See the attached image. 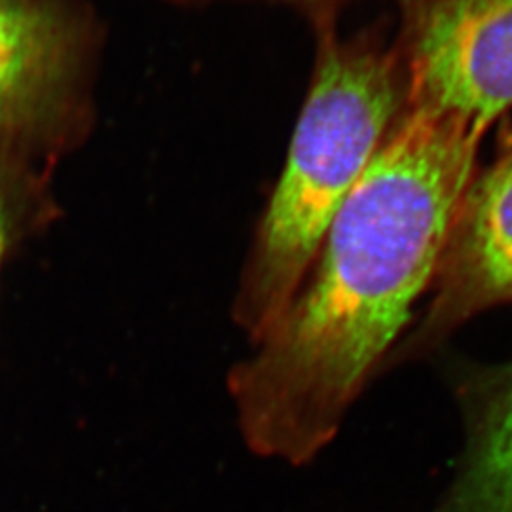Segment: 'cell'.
Listing matches in <instances>:
<instances>
[{"mask_svg":"<svg viewBox=\"0 0 512 512\" xmlns=\"http://www.w3.org/2000/svg\"><path fill=\"white\" fill-rule=\"evenodd\" d=\"M431 310L393 361L416 357L476 313L512 302V148L473 179L446 255Z\"/></svg>","mask_w":512,"mask_h":512,"instance_id":"5","label":"cell"},{"mask_svg":"<svg viewBox=\"0 0 512 512\" xmlns=\"http://www.w3.org/2000/svg\"><path fill=\"white\" fill-rule=\"evenodd\" d=\"M406 107L484 129L512 107V0H418L406 42Z\"/></svg>","mask_w":512,"mask_h":512,"instance_id":"4","label":"cell"},{"mask_svg":"<svg viewBox=\"0 0 512 512\" xmlns=\"http://www.w3.org/2000/svg\"><path fill=\"white\" fill-rule=\"evenodd\" d=\"M23 160L0 152V270L25 217L27 177Z\"/></svg>","mask_w":512,"mask_h":512,"instance_id":"7","label":"cell"},{"mask_svg":"<svg viewBox=\"0 0 512 512\" xmlns=\"http://www.w3.org/2000/svg\"><path fill=\"white\" fill-rule=\"evenodd\" d=\"M404 107L406 78L395 55L321 29L310 93L232 302V321L249 346L293 302Z\"/></svg>","mask_w":512,"mask_h":512,"instance_id":"2","label":"cell"},{"mask_svg":"<svg viewBox=\"0 0 512 512\" xmlns=\"http://www.w3.org/2000/svg\"><path fill=\"white\" fill-rule=\"evenodd\" d=\"M171 2H183V4H192V2H203V0H171ZM279 2H289L293 6H300L304 10H311L313 14L319 16V21L329 19L332 16V8L340 0H279Z\"/></svg>","mask_w":512,"mask_h":512,"instance_id":"8","label":"cell"},{"mask_svg":"<svg viewBox=\"0 0 512 512\" xmlns=\"http://www.w3.org/2000/svg\"><path fill=\"white\" fill-rule=\"evenodd\" d=\"M440 512H512V366L480 404L467 456Z\"/></svg>","mask_w":512,"mask_h":512,"instance_id":"6","label":"cell"},{"mask_svg":"<svg viewBox=\"0 0 512 512\" xmlns=\"http://www.w3.org/2000/svg\"><path fill=\"white\" fill-rule=\"evenodd\" d=\"M95 50L80 0H0V152L21 160L80 139Z\"/></svg>","mask_w":512,"mask_h":512,"instance_id":"3","label":"cell"},{"mask_svg":"<svg viewBox=\"0 0 512 512\" xmlns=\"http://www.w3.org/2000/svg\"><path fill=\"white\" fill-rule=\"evenodd\" d=\"M406 110L293 302L228 372L239 435L258 458L304 467L329 448L439 275L484 129Z\"/></svg>","mask_w":512,"mask_h":512,"instance_id":"1","label":"cell"}]
</instances>
